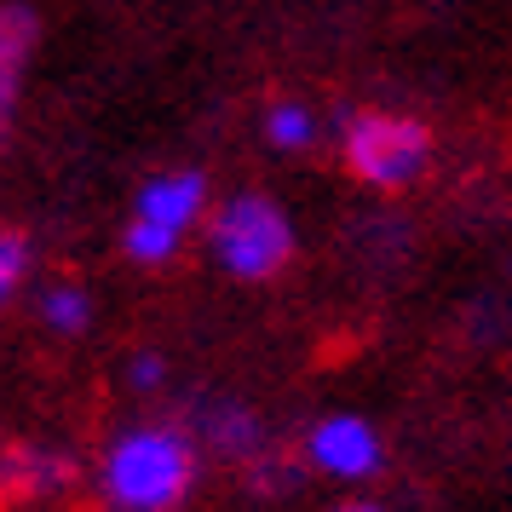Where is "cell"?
Returning a JSON list of instances; mask_svg holds the SVG:
<instances>
[{
  "mask_svg": "<svg viewBox=\"0 0 512 512\" xmlns=\"http://www.w3.org/2000/svg\"><path fill=\"white\" fill-rule=\"evenodd\" d=\"M202 449L185 420H133L104 443L93 495L104 512H179L196 489Z\"/></svg>",
  "mask_w": 512,
  "mask_h": 512,
  "instance_id": "cell-1",
  "label": "cell"
},
{
  "mask_svg": "<svg viewBox=\"0 0 512 512\" xmlns=\"http://www.w3.org/2000/svg\"><path fill=\"white\" fill-rule=\"evenodd\" d=\"M334 150L357 185L380 190V196H403L432 173L438 139L420 116H403V110H346L334 121Z\"/></svg>",
  "mask_w": 512,
  "mask_h": 512,
  "instance_id": "cell-2",
  "label": "cell"
},
{
  "mask_svg": "<svg viewBox=\"0 0 512 512\" xmlns=\"http://www.w3.org/2000/svg\"><path fill=\"white\" fill-rule=\"evenodd\" d=\"M300 248L294 219L277 196L265 190H236L208 213V254L213 265L236 282H271L288 271V259Z\"/></svg>",
  "mask_w": 512,
  "mask_h": 512,
  "instance_id": "cell-3",
  "label": "cell"
},
{
  "mask_svg": "<svg viewBox=\"0 0 512 512\" xmlns=\"http://www.w3.org/2000/svg\"><path fill=\"white\" fill-rule=\"evenodd\" d=\"M213 213V190L202 167H167L156 179H144L133 196V219L121 231V254L144 265V271H162L185 254V242L196 225H208Z\"/></svg>",
  "mask_w": 512,
  "mask_h": 512,
  "instance_id": "cell-4",
  "label": "cell"
},
{
  "mask_svg": "<svg viewBox=\"0 0 512 512\" xmlns=\"http://www.w3.org/2000/svg\"><path fill=\"white\" fill-rule=\"evenodd\" d=\"M300 461L305 472H317L328 484H369V478L386 472V438L374 432L369 415L334 409V415H317L305 426Z\"/></svg>",
  "mask_w": 512,
  "mask_h": 512,
  "instance_id": "cell-5",
  "label": "cell"
},
{
  "mask_svg": "<svg viewBox=\"0 0 512 512\" xmlns=\"http://www.w3.org/2000/svg\"><path fill=\"white\" fill-rule=\"evenodd\" d=\"M190 438L202 455H219V461H236V466H254L259 455H271L277 443H271V426L248 409V403H236V397H202V403H190Z\"/></svg>",
  "mask_w": 512,
  "mask_h": 512,
  "instance_id": "cell-6",
  "label": "cell"
},
{
  "mask_svg": "<svg viewBox=\"0 0 512 512\" xmlns=\"http://www.w3.org/2000/svg\"><path fill=\"white\" fill-rule=\"evenodd\" d=\"M75 461L52 443H6L0 449V507H47L70 495Z\"/></svg>",
  "mask_w": 512,
  "mask_h": 512,
  "instance_id": "cell-7",
  "label": "cell"
},
{
  "mask_svg": "<svg viewBox=\"0 0 512 512\" xmlns=\"http://www.w3.org/2000/svg\"><path fill=\"white\" fill-rule=\"evenodd\" d=\"M35 41H41V18L24 0H6L0 6V133L12 127V110H18V93H24V70L35 58Z\"/></svg>",
  "mask_w": 512,
  "mask_h": 512,
  "instance_id": "cell-8",
  "label": "cell"
},
{
  "mask_svg": "<svg viewBox=\"0 0 512 512\" xmlns=\"http://www.w3.org/2000/svg\"><path fill=\"white\" fill-rule=\"evenodd\" d=\"M259 133L282 156H305V150H317V139H323V116L311 104H300V98H277L265 110V121H259Z\"/></svg>",
  "mask_w": 512,
  "mask_h": 512,
  "instance_id": "cell-9",
  "label": "cell"
},
{
  "mask_svg": "<svg viewBox=\"0 0 512 512\" xmlns=\"http://www.w3.org/2000/svg\"><path fill=\"white\" fill-rule=\"evenodd\" d=\"M41 323H47L52 334H64V340L87 334V328H93V294H87L81 282H52L47 294H41Z\"/></svg>",
  "mask_w": 512,
  "mask_h": 512,
  "instance_id": "cell-10",
  "label": "cell"
},
{
  "mask_svg": "<svg viewBox=\"0 0 512 512\" xmlns=\"http://www.w3.org/2000/svg\"><path fill=\"white\" fill-rule=\"evenodd\" d=\"M305 461H288V449H271V455H259L254 466H242V478L259 489V495H288V489L300 484Z\"/></svg>",
  "mask_w": 512,
  "mask_h": 512,
  "instance_id": "cell-11",
  "label": "cell"
},
{
  "mask_svg": "<svg viewBox=\"0 0 512 512\" xmlns=\"http://www.w3.org/2000/svg\"><path fill=\"white\" fill-rule=\"evenodd\" d=\"M29 277V242L18 231H0V311Z\"/></svg>",
  "mask_w": 512,
  "mask_h": 512,
  "instance_id": "cell-12",
  "label": "cell"
},
{
  "mask_svg": "<svg viewBox=\"0 0 512 512\" xmlns=\"http://www.w3.org/2000/svg\"><path fill=\"white\" fill-rule=\"evenodd\" d=\"M127 386H133V392H139V397L162 392V386H167V363H162V357H156V351H139V357L127 363Z\"/></svg>",
  "mask_w": 512,
  "mask_h": 512,
  "instance_id": "cell-13",
  "label": "cell"
},
{
  "mask_svg": "<svg viewBox=\"0 0 512 512\" xmlns=\"http://www.w3.org/2000/svg\"><path fill=\"white\" fill-rule=\"evenodd\" d=\"M334 512H392V507H380V501H346V507H334Z\"/></svg>",
  "mask_w": 512,
  "mask_h": 512,
  "instance_id": "cell-14",
  "label": "cell"
}]
</instances>
